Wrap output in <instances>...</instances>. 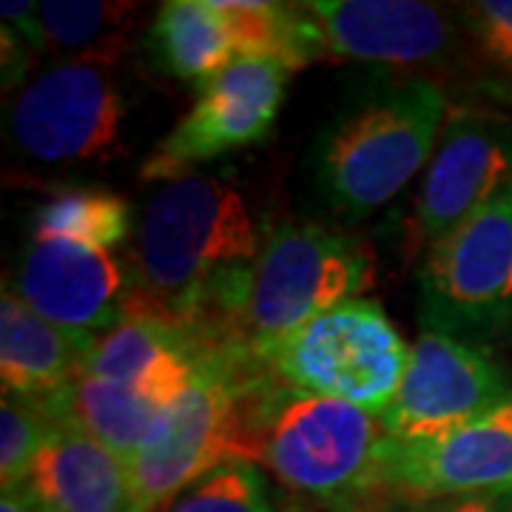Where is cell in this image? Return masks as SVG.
<instances>
[{
  "label": "cell",
  "instance_id": "cell-1",
  "mask_svg": "<svg viewBox=\"0 0 512 512\" xmlns=\"http://www.w3.org/2000/svg\"><path fill=\"white\" fill-rule=\"evenodd\" d=\"M259 256L254 217L237 188L183 174L148 202L134 242V285L123 319H163L197 328L220 276Z\"/></svg>",
  "mask_w": 512,
  "mask_h": 512
},
{
  "label": "cell",
  "instance_id": "cell-2",
  "mask_svg": "<svg viewBox=\"0 0 512 512\" xmlns=\"http://www.w3.org/2000/svg\"><path fill=\"white\" fill-rule=\"evenodd\" d=\"M367 282L370 259L356 242L316 222H282L251 265L220 276L197 328L259 359Z\"/></svg>",
  "mask_w": 512,
  "mask_h": 512
},
{
  "label": "cell",
  "instance_id": "cell-3",
  "mask_svg": "<svg viewBox=\"0 0 512 512\" xmlns=\"http://www.w3.org/2000/svg\"><path fill=\"white\" fill-rule=\"evenodd\" d=\"M259 444V461L288 490L330 507H356L367 495L387 490V430L379 413L356 404L279 382L262 410Z\"/></svg>",
  "mask_w": 512,
  "mask_h": 512
},
{
  "label": "cell",
  "instance_id": "cell-4",
  "mask_svg": "<svg viewBox=\"0 0 512 512\" xmlns=\"http://www.w3.org/2000/svg\"><path fill=\"white\" fill-rule=\"evenodd\" d=\"M447 97L433 80L393 86L333 131L319 157L328 200L353 217L393 200L436 148Z\"/></svg>",
  "mask_w": 512,
  "mask_h": 512
},
{
  "label": "cell",
  "instance_id": "cell-5",
  "mask_svg": "<svg viewBox=\"0 0 512 512\" xmlns=\"http://www.w3.org/2000/svg\"><path fill=\"white\" fill-rule=\"evenodd\" d=\"M293 390L382 413L399 393L410 348L382 305L348 299L259 356Z\"/></svg>",
  "mask_w": 512,
  "mask_h": 512
},
{
  "label": "cell",
  "instance_id": "cell-6",
  "mask_svg": "<svg viewBox=\"0 0 512 512\" xmlns=\"http://www.w3.org/2000/svg\"><path fill=\"white\" fill-rule=\"evenodd\" d=\"M421 316L450 336L512 322V185L430 245Z\"/></svg>",
  "mask_w": 512,
  "mask_h": 512
},
{
  "label": "cell",
  "instance_id": "cell-7",
  "mask_svg": "<svg viewBox=\"0 0 512 512\" xmlns=\"http://www.w3.org/2000/svg\"><path fill=\"white\" fill-rule=\"evenodd\" d=\"M291 69L265 57H237L208 86L143 168L148 180L183 177L188 165L259 143L285 100Z\"/></svg>",
  "mask_w": 512,
  "mask_h": 512
},
{
  "label": "cell",
  "instance_id": "cell-8",
  "mask_svg": "<svg viewBox=\"0 0 512 512\" xmlns=\"http://www.w3.org/2000/svg\"><path fill=\"white\" fill-rule=\"evenodd\" d=\"M510 393L498 367L441 330H424L410 348L399 393L379 413L396 441H430L478 419Z\"/></svg>",
  "mask_w": 512,
  "mask_h": 512
},
{
  "label": "cell",
  "instance_id": "cell-9",
  "mask_svg": "<svg viewBox=\"0 0 512 512\" xmlns=\"http://www.w3.org/2000/svg\"><path fill=\"white\" fill-rule=\"evenodd\" d=\"M123 97L100 63L69 60L20 94L9 126L23 154L40 163L100 160L120 140Z\"/></svg>",
  "mask_w": 512,
  "mask_h": 512
},
{
  "label": "cell",
  "instance_id": "cell-10",
  "mask_svg": "<svg viewBox=\"0 0 512 512\" xmlns=\"http://www.w3.org/2000/svg\"><path fill=\"white\" fill-rule=\"evenodd\" d=\"M384 484L410 498L512 493V390L478 419L430 441L384 444Z\"/></svg>",
  "mask_w": 512,
  "mask_h": 512
},
{
  "label": "cell",
  "instance_id": "cell-11",
  "mask_svg": "<svg viewBox=\"0 0 512 512\" xmlns=\"http://www.w3.org/2000/svg\"><path fill=\"white\" fill-rule=\"evenodd\" d=\"M510 185L512 120L456 111L444 126L416 197V237L436 242Z\"/></svg>",
  "mask_w": 512,
  "mask_h": 512
},
{
  "label": "cell",
  "instance_id": "cell-12",
  "mask_svg": "<svg viewBox=\"0 0 512 512\" xmlns=\"http://www.w3.org/2000/svg\"><path fill=\"white\" fill-rule=\"evenodd\" d=\"M15 293L43 319L94 336V330L109 333L123 322L128 285L111 251L66 239H32L20 259Z\"/></svg>",
  "mask_w": 512,
  "mask_h": 512
},
{
  "label": "cell",
  "instance_id": "cell-13",
  "mask_svg": "<svg viewBox=\"0 0 512 512\" xmlns=\"http://www.w3.org/2000/svg\"><path fill=\"white\" fill-rule=\"evenodd\" d=\"M322 57L421 66L453 43L450 15L419 0H319L305 3Z\"/></svg>",
  "mask_w": 512,
  "mask_h": 512
},
{
  "label": "cell",
  "instance_id": "cell-14",
  "mask_svg": "<svg viewBox=\"0 0 512 512\" xmlns=\"http://www.w3.org/2000/svg\"><path fill=\"white\" fill-rule=\"evenodd\" d=\"M26 484L46 512H131L126 458L72 430L52 433Z\"/></svg>",
  "mask_w": 512,
  "mask_h": 512
},
{
  "label": "cell",
  "instance_id": "cell-15",
  "mask_svg": "<svg viewBox=\"0 0 512 512\" xmlns=\"http://www.w3.org/2000/svg\"><path fill=\"white\" fill-rule=\"evenodd\" d=\"M92 333L66 330L9 288L0 299V382L9 396H46L74 379L94 348Z\"/></svg>",
  "mask_w": 512,
  "mask_h": 512
},
{
  "label": "cell",
  "instance_id": "cell-16",
  "mask_svg": "<svg viewBox=\"0 0 512 512\" xmlns=\"http://www.w3.org/2000/svg\"><path fill=\"white\" fill-rule=\"evenodd\" d=\"M37 404L55 421L57 430H72L89 436L111 453L128 458L146 439L165 402L143 387L126 382H111L77 373L74 379L46 396H37Z\"/></svg>",
  "mask_w": 512,
  "mask_h": 512
},
{
  "label": "cell",
  "instance_id": "cell-17",
  "mask_svg": "<svg viewBox=\"0 0 512 512\" xmlns=\"http://www.w3.org/2000/svg\"><path fill=\"white\" fill-rule=\"evenodd\" d=\"M148 40L163 72L200 89L239 57L231 26L214 0L163 3Z\"/></svg>",
  "mask_w": 512,
  "mask_h": 512
},
{
  "label": "cell",
  "instance_id": "cell-18",
  "mask_svg": "<svg viewBox=\"0 0 512 512\" xmlns=\"http://www.w3.org/2000/svg\"><path fill=\"white\" fill-rule=\"evenodd\" d=\"M231 26L239 57H265L285 69H302L322 57L305 3L285 6L268 0H214Z\"/></svg>",
  "mask_w": 512,
  "mask_h": 512
},
{
  "label": "cell",
  "instance_id": "cell-19",
  "mask_svg": "<svg viewBox=\"0 0 512 512\" xmlns=\"http://www.w3.org/2000/svg\"><path fill=\"white\" fill-rule=\"evenodd\" d=\"M137 6L100 0H49L40 3V18L49 46L74 52L83 63H103L126 46L128 23Z\"/></svg>",
  "mask_w": 512,
  "mask_h": 512
},
{
  "label": "cell",
  "instance_id": "cell-20",
  "mask_svg": "<svg viewBox=\"0 0 512 512\" xmlns=\"http://www.w3.org/2000/svg\"><path fill=\"white\" fill-rule=\"evenodd\" d=\"M32 231V239H66L111 251L128 239L131 208L111 191H66L37 208Z\"/></svg>",
  "mask_w": 512,
  "mask_h": 512
},
{
  "label": "cell",
  "instance_id": "cell-21",
  "mask_svg": "<svg viewBox=\"0 0 512 512\" xmlns=\"http://www.w3.org/2000/svg\"><path fill=\"white\" fill-rule=\"evenodd\" d=\"M163 512H276L256 464H225L180 493Z\"/></svg>",
  "mask_w": 512,
  "mask_h": 512
},
{
  "label": "cell",
  "instance_id": "cell-22",
  "mask_svg": "<svg viewBox=\"0 0 512 512\" xmlns=\"http://www.w3.org/2000/svg\"><path fill=\"white\" fill-rule=\"evenodd\" d=\"M55 421L29 396L3 393L0 402V478L3 487L26 484L32 476L37 453L52 439Z\"/></svg>",
  "mask_w": 512,
  "mask_h": 512
},
{
  "label": "cell",
  "instance_id": "cell-23",
  "mask_svg": "<svg viewBox=\"0 0 512 512\" xmlns=\"http://www.w3.org/2000/svg\"><path fill=\"white\" fill-rule=\"evenodd\" d=\"M467 32L484 63L512 72V0H481L461 6Z\"/></svg>",
  "mask_w": 512,
  "mask_h": 512
},
{
  "label": "cell",
  "instance_id": "cell-24",
  "mask_svg": "<svg viewBox=\"0 0 512 512\" xmlns=\"http://www.w3.org/2000/svg\"><path fill=\"white\" fill-rule=\"evenodd\" d=\"M0 12H3V26L15 29L23 37V43L29 46L32 55H43L49 49V37H46V29H43V18H40V3L3 0Z\"/></svg>",
  "mask_w": 512,
  "mask_h": 512
},
{
  "label": "cell",
  "instance_id": "cell-25",
  "mask_svg": "<svg viewBox=\"0 0 512 512\" xmlns=\"http://www.w3.org/2000/svg\"><path fill=\"white\" fill-rule=\"evenodd\" d=\"M410 512H501L493 498H481V495H473V498H441V501H433V504H421L416 510Z\"/></svg>",
  "mask_w": 512,
  "mask_h": 512
},
{
  "label": "cell",
  "instance_id": "cell-26",
  "mask_svg": "<svg viewBox=\"0 0 512 512\" xmlns=\"http://www.w3.org/2000/svg\"><path fill=\"white\" fill-rule=\"evenodd\" d=\"M0 512H46V507L37 501V495L29 490V484H15V487H3Z\"/></svg>",
  "mask_w": 512,
  "mask_h": 512
}]
</instances>
